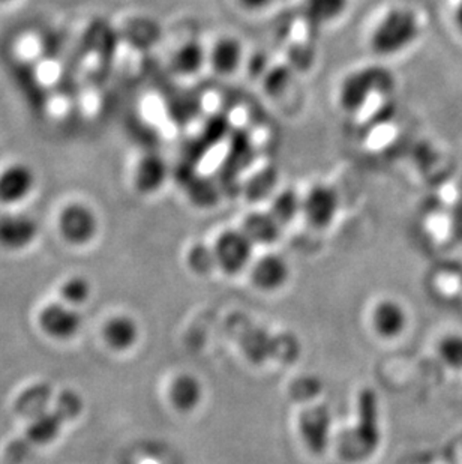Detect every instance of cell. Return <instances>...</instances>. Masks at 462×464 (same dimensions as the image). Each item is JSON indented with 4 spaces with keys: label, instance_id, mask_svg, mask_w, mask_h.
Returning <instances> with one entry per match:
<instances>
[{
    "label": "cell",
    "instance_id": "44dd1931",
    "mask_svg": "<svg viewBox=\"0 0 462 464\" xmlns=\"http://www.w3.org/2000/svg\"><path fill=\"white\" fill-rule=\"evenodd\" d=\"M203 251H205V246H194L191 253L188 255V263H189L192 271L197 272V274H207V272L212 271L214 267H217L212 248L206 253L205 257H201Z\"/></svg>",
    "mask_w": 462,
    "mask_h": 464
},
{
    "label": "cell",
    "instance_id": "d6986e66",
    "mask_svg": "<svg viewBox=\"0 0 462 464\" xmlns=\"http://www.w3.org/2000/svg\"><path fill=\"white\" fill-rule=\"evenodd\" d=\"M59 294H61L62 303L79 308L80 305L88 303L92 296V285L84 276H70L68 280L62 283Z\"/></svg>",
    "mask_w": 462,
    "mask_h": 464
},
{
    "label": "cell",
    "instance_id": "3957f363",
    "mask_svg": "<svg viewBox=\"0 0 462 464\" xmlns=\"http://www.w3.org/2000/svg\"><path fill=\"white\" fill-rule=\"evenodd\" d=\"M254 246L240 228L224 230L212 246L217 267L227 276H237L245 269H249L254 262Z\"/></svg>",
    "mask_w": 462,
    "mask_h": 464
},
{
    "label": "cell",
    "instance_id": "ba28073f",
    "mask_svg": "<svg viewBox=\"0 0 462 464\" xmlns=\"http://www.w3.org/2000/svg\"><path fill=\"white\" fill-rule=\"evenodd\" d=\"M40 224L24 212L0 215V246L6 251H23L36 241Z\"/></svg>",
    "mask_w": 462,
    "mask_h": 464
},
{
    "label": "cell",
    "instance_id": "7c38bea8",
    "mask_svg": "<svg viewBox=\"0 0 462 464\" xmlns=\"http://www.w3.org/2000/svg\"><path fill=\"white\" fill-rule=\"evenodd\" d=\"M245 49L236 36H223L207 49V65L215 74L228 77L237 72L244 63Z\"/></svg>",
    "mask_w": 462,
    "mask_h": 464
},
{
    "label": "cell",
    "instance_id": "603a6c76",
    "mask_svg": "<svg viewBox=\"0 0 462 464\" xmlns=\"http://www.w3.org/2000/svg\"><path fill=\"white\" fill-rule=\"evenodd\" d=\"M454 20L457 31H458L459 35L462 36V0L461 2H459V5L458 6H457V9H455Z\"/></svg>",
    "mask_w": 462,
    "mask_h": 464
},
{
    "label": "cell",
    "instance_id": "5bb4252c",
    "mask_svg": "<svg viewBox=\"0 0 462 464\" xmlns=\"http://www.w3.org/2000/svg\"><path fill=\"white\" fill-rule=\"evenodd\" d=\"M168 178V167L164 158L149 154L140 160L134 171V187L139 193L150 196L159 191Z\"/></svg>",
    "mask_w": 462,
    "mask_h": 464
},
{
    "label": "cell",
    "instance_id": "30bf717a",
    "mask_svg": "<svg viewBox=\"0 0 462 464\" xmlns=\"http://www.w3.org/2000/svg\"><path fill=\"white\" fill-rule=\"evenodd\" d=\"M35 187V170L24 162H13L0 171V203L13 207L24 202Z\"/></svg>",
    "mask_w": 462,
    "mask_h": 464
},
{
    "label": "cell",
    "instance_id": "ffe728a7",
    "mask_svg": "<svg viewBox=\"0 0 462 464\" xmlns=\"http://www.w3.org/2000/svg\"><path fill=\"white\" fill-rule=\"evenodd\" d=\"M440 360L452 368L462 370V334H448L437 346Z\"/></svg>",
    "mask_w": 462,
    "mask_h": 464
},
{
    "label": "cell",
    "instance_id": "e0dca14e",
    "mask_svg": "<svg viewBox=\"0 0 462 464\" xmlns=\"http://www.w3.org/2000/svg\"><path fill=\"white\" fill-rule=\"evenodd\" d=\"M207 65V49L198 41H187L171 56V70L180 77L200 74Z\"/></svg>",
    "mask_w": 462,
    "mask_h": 464
},
{
    "label": "cell",
    "instance_id": "277c9868",
    "mask_svg": "<svg viewBox=\"0 0 462 464\" xmlns=\"http://www.w3.org/2000/svg\"><path fill=\"white\" fill-rule=\"evenodd\" d=\"M57 227L62 239L70 246H84L91 244L100 232V218L86 203H70L61 210Z\"/></svg>",
    "mask_w": 462,
    "mask_h": 464
},
{
    "label": "cell",
    "instance_id": "9c48e42d",
    "mask_svg": "<svg viewBox=\"0 0 462 464\" xmlns=\"http://www.w3.org/2000/svg\"><path fill=\"white\" fill-rule=\"evenodd\" d=\"M290 265L283 256L265 255L254 260L249 266V280L254 289L263 294H275L290 280Z\"/></svg>",
    "mask_w": 462,
    "mask_h": 464
},
{
    "label": "cell",
    "instance_id": "6da1fadb",
    "mask_svg": "<svg viewBox=\"0 0 462 464\" xmlns=\"http://www.w3.org/2000/svg\"><path fill=\"white\" fill-rule=\"evenodd\" d=\"M420 31V18L413 9L407 6L388 9L371 31V50L380 57L398 56L413 47Z\"/></svg>",
    "mask_w": 462,
    "mask_h": 464
},
{
    "label": "cell",
    "instance_id": "52a82bcc",
    "mask_svg": "<svg viewBox=\"0 0 462 464\" xmlns=\"http://www.w3.org/2000/svg\"><path fill=\"white\" fill-rule=\"evenodd\" d=\"M409 324L404 305L393 298H381L371 307L370 326L375 337L392 342L401 337Z\"/></svg>",
    "mask_w": 462,
    "mask_h": 464
},
{
    "label": "cell",
    "instance_id": "8992f818",
    "mask_svg": "<svg viewBox=\"0 0 462 464\" xmlns=\"http://www.w3.org/2000/svg\"><path fill=\"white\" fill-rule=\"evenodd\" d=\"M338 210L340 198L329 185H315L302 198V217L311 227L317 230L331 227Z\"/></svg>",
    "mask_w": 462,
    "mask_h": 464
},
{
    "label": "cell",
    "instance_id": "9a60e30c",
    "mask_svg": "<svg viewBox=\"0 0 462 464\" xmlns=\"http://www.w3.org/2000/svg\"><path fill=\"white\" fill-rule=\"evenodd\" d=\"M283 226L276 221L275 217L267 212H251L246 215L240 230L248 237L254 246H272L281 237Z\"/></svg>",
    "mask_w": 462,
    "mask_h": 464
},
{
    "label": "cell",
    "instance_id": "8fae6325",
    "mask_svg": "<svg viewBox=\"0 0 462 464\" xmlns=\"http://www.w3.org/2000/svg\"><path fill=\"white\" fill-rule=\"evenodd\" d=\"M205 390L200 379L192 372H179L171 379L167 388V399L171 408L182 415H189L200 408Z\"/></svg>",
    "mask_w": 462,
    "mask_h": 464
},
{
    "label": "cell",
    "instance_id": "2e32d148",
    "mask_svg": "<svg viewBox=\"0 0 462 464\" xmlns=\"http://www.w3.org/2000/svg\"><path fill=\"white\" fill-rule=\"evenodd\" d=\"M350 0H303L302 14L311 26L326 27L344 17Z\"/></svg>",
    "mask_w": 462,
    "mask_h": 464
},
{
    "label": "cell",
    "instance_id": "7402d4cb",
    "mask_svg": "<svg viewBox=\"0 0 462 464\" xmlns=\"http://www.w3.org/2000/svg\"><path fill=\"white\" fill-rule=\"evenodd\" d=\"M274 0H236L239 8L245 13L258 14L266 11L271 6Z\"/></svg>",
    "mask_w": 462,
    "mask_h": 464
},
{
    "label": "cell",
    "instance_id": "cb8c5ba5",
    "mask_svg": "<svg viewBox=\"0 0 462 464\" xmlns=\"http://www.w3.org/2000/svg\"><path fill=\"white\" fill-rule=\"evenodd\" d=\"M14 2V0H0V5H8Z\"/></svg>",
    "mask_w": 462,
    "mask_h": 464
},
{
    "label": "cell",
    "instance_id": "4fadbf2b",
    "mask_svg": "<svg viewBox=\"0 0 462 464\" xmlns=\"http://www.w3.org/2000/svg\"><path fill=\"white\" fill-rule=\"evenodd\" d=\"M102 337L109 349L125 353L136 347L140 340V326L131 315L116 314L107 320L102 329Z\"/></svg>",
    "mask_w": 462,
    "mask_h": 464
},
{
    "label": "cell",
    "instance_id": "ac0fdd59",
    "mask_svg": "<svg viewBox=\"0 0 462 464\" xmlns=\"http://www.w3.org/2000/svg\"><path fill=\"white\" fill-rule=\"evenodd\" d=\"M269 212L283 227L288 226L302 215V198H299L293 189H285L274 198Z\"/></svg>",
    "mask_w": 462,
    "mask_h": 464
},
{
    "label": "cell",
    "instance_id": "7a4b0ae2",
    "mask_svg": "<svg viewBox=\"0 0 462 464\" xmlns=\"http://www.w3.org/2000/svg\"><path fill=\"white\" fill-rule=\"evenodd\" d=\"M393 88V77L386 68L367 66L353 71L340 84L338 102L340 107L356 113L368 104L371 98L380 93H388Z\"/></svg>",
    "mask_w": 462,
    "mask_h": 464
},
{
    "label": "cell",
    "instance_id": "5b68a950",
    "mask_svg": "<svg viewBox=\"0 0 462 464\" xmlns=\"http://www.w3.org/2000/svg\"><path fill=\"white\" fill-rule=\"evenodd\" d=\"M38 324L47 337L56 342H68L79 335L83 317L77 308L68 304H48L38 315Z\"/></svg>",
    "mask_w": 462,
    "mask_h": 464
}]
</instances>
